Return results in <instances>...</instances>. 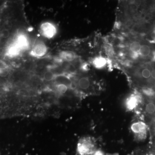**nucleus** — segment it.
<instances>
[{"label": "nucleus", "mask_w": 155, "mask_h": 155, "mask_svg": "<svg viewBox=\"0 0 155 155\" xmlns=\"http://www.w3.org/2000/svg\"><path fill=\"white\" fill-rule=\"evenodd\" d=\"M14 44L21 51L27 49L29 46L28 38L24 34L18 35Z\"/></svg>", "instance_id": "0eeeda50"}, {"label": "nucleus", "mask_w": 155, "mask_h": 155, "mask_svg": "<svg viewBox=\"0 0 155 155\" xmlns=\"http://www.w3.org/2000/svg\"><path fill=\"white\" fill-rule=\"evenodd\" d=\"M151 52V51L149 46L143 45H141L139 54L142 57H147L150 55Z\"/></svg>", "instance_id": "9b49d317"}, {"label": "nucleus", "mask_w": 155, "mask_h": 155, "mask_svg": "<svg viewBox=\"0 0 155 155\" xmlns=\"http://www.w3.org/2000/svg\"><path fill=\"white\" fill-rule=\"evenodd\" d=\"M42 35L48 38H51L56 35L57 30L56 26L50 22H45L40 27Z\"/></svg>", "instance_id": "20e7f679"}, {"label": "nucleus", "mask_w": 155, "mask_h": 155, "mask_svg": "<svg viewBox=\"0 0 155 155\" xmlns=\"http://www.w3.org/2000/svg\"><path fill=\"white\" fill-rule=\"evenodd\" d=\"M48 48L46 45L42 42H38L34 45L31 55L35 58H40L43 57L47 52Z\"/></svg>", "instance_id": "423d86ee"}, {"label": "nucleus", "mask_w": 155, "mask_h": 155, "mask_svg": "<svg viewBox=\"0 0 155 155\" xmlns=\"http://www.w3.org/2000/svg\"><path fill=\"white\" fill-rule=\"evenodd\" d=\"M107 61L104 57H97L94 60L93 64L94 66L97 69H101L107 64Z\"/></svg>", "instance_id": "9d476101"}, {"label": "nucleus", "mask_w": 155, "mask_h": 155, "mask_svg": "<svg viewBox=\"0 0 155 155\" xmlns=\"http://www.w3.org/2000/svg\"><path fill=\"white\" fill-rule=\"evenodd\" d=\"M56 75L52 72L48 71L46 72L44 74V78L46 81H51L54 80Z\"/></svg>", "instance_id": "4468645a"}, {"label": "nucleus", "mask_w": 155, "mask_h": 155, "mask_svg": "<svg viewBox=\"0 0 155 155\" xmlns=\"http://www.w3.org/2000/svg\"><path fill=\"white\" fill-rule=\"evenodd\" d=\"M142 98L138 94H132L127 98L125 102V108L128 111H132L137 109L140 105L142 104Z\"/></svg>", "instance_id": "7ed1b4c3"}, {"label": "nucleus", "mask_w": 155, "mask_h": 155, "mask_svg": "<svg viewBox=\"0 0 155 155\" xmlns=\"http://www.w3.org/2000/svg\"><path fill=\"white\" fill-rule=\"evenodd\" d=\"M130 129L136 139L138 140H144L147 137L148 126L143 121L138 120L132 123Z\"/></svg>", "instance_id": "f03ea898"}, {"label": "nucleus", "mask_w": 155, "mask_h": 155, "mask_svg": "<svg viewBox=\"0 0 155 155\" xmlns=\"http://www.w3.org/2000/svg\"><path fill=\"white\" fill-rule=\"evenodd\" d=\"M141 45L138 41H134L130 46V49L131 52L139 53L141 48Z\"/></svg>", "instance_id": "ddd939ff"}, {"label": "nucleus", "mask_w": 155, "mask_h": 155, "mask_svg": "<svg viewBox=\"0 0 155 155\" xmlns=\"http://www.w3.org/2000/svg\"><path fill=\"white\" fill-rule=\"evenodd\" d=\"M1 35L4 38H7L10 35V32L8 29H4L2 31Z\"/></svg>", "instance_id": "dca6fc26"}, {"label": "nucleus", "mask_w": 155, "mask_h": 155, "mask_svg": "<svg viewBox=\"0 0 155 155\" xmlns=\"http://www.w3.org/2000/svg\"><path fill=\"white\" fill-rule=\"evenodd\" d=\"M78 86L81 89L86 90L91 86V81L88 78L83 77L81 78L78 81Z\"/></svg>", "instance_id": "1a4fd4ad"}, {"label": "nucleus", "mask_w": 155, "mask_h": 155, "mask_svg": "<svg viewBox=\"0 0 155 155\" xmlns=\"http://www.w3.org/2000/svg\"><path fill=\"white\" fill-rule=\"evenodd\" d=\"M140 75L143 79L149 81H151L152 82L151 79V71L148 68H144L143 69Z\"/></svg>", "instance_id": "f8f14e48"}, {"label": "nucleus", "mask_w": 155, "mask_h": 155, "mask_svg": "<svg viewBox=\"0 0 155 155\" xmlns=\"http://www.w3.org/2000/svg\"><path fill=\"white\" fill-rule=\"evenodd\" d=\"M139 54L137 53L131 52V57L134 59H136L138 58Z\"/></svg>", "instance_id": "a211bd4d"}, {"label": "nucleus", "mask_w": 155, "mask_h": 155, "mask_svg": "<svg viewBox=\"0 0 155 155\" xmlns=\"http://www.w3.org/2000/svg\"><path fill=\"white\" fill-rule=\"evenodd\" d=\"M59 57L63 61L71 62L76 58V55L75 53L71 51H62L59 54Z\"/></svg>", "instance_id": "6e6552de"}, {"label": "nucleus", "mask_w": 155, "mask_h": 155, "mask_svg": "<svg viewBox=\"0 0 155 155\" xmlns=\"http://www.w3.org/2000/svg\"><path fill=\"white\" fill-rule=\"evenodd\" d=\"M91 155H107L105 154L103 150L100 149H97L94 153Z\"/></svg>", "instance_id": "f3484780"}, {"label": "nucleus", "mask_w": 155, "mask_h": 155, "mask_svg": "<svg viewBox=\"0 0 155 155\" xmlns=\"http://www.w3.org/2000/svg\"></svg>", "instance_id": "412c9836"}, {"label": "nucleus", "mask_w": 155, "mask_h": 155, "mask_svg": "<svg viewBox=\"0 0 155 155\" xmlns=\"http://www.w3.org/2000/svg\"><path fill=\"white\" fill-rule=\"evenodd\" d=\"M142 110L145 115L150 119L151 121L155 120V104L153 100H148L142 104Z\"/></svg>", "instance_id": "39448f33"}, {"label": "nucleus", "mask_w": 155, "mask_h": 155, "mask_svg": "<svg viewBox=\"0 0 155 155\" xmlns=\"http://www.w3.org/2000/svg\"><path fill=\"white\" fill-rule=\"evenodd\" d=\"M68 86L63 84H58L57 85V89L59 93L64 94L67 91Z\"/></svg>", "instance_id": "2eb2a0df"}, {"label": "nucleus", "mask_w": 155, "mask_h": 155, "mask_svg": "<svg viewBox=\"0 0 155 155\" xmlns=\"http://www.w3.org/2000/svg\"><path fill=\"white\" fill-rule=\"evenodd\" d=\"M151 79L153 81H155V68L151 71Z\"/></svg>", "instance_id": "6ab92c4d"}, {"label": "nucleus", "mask_w": 155, "mask_h": 155, "mask_svg": "<svg viewBox=\"0 0 155 155\" xmlns=\"http://www.w3.org/2000/svg\"><path fill=\"white\" fill-rule=\"evenodd\" d=\"M153 61H155V51H153Z\"/></svg>", "instance_id": "aec40b11"}, {"label": "nucleus", "mask_w": 155, "mask_h": 155, "mask_svg": "<svg viewBox=\"0 0 155 155\" xmlns=\"http://www.w3.org/2000/svg\"><path fill=\"white\" fill-rule=\"evenodd\" d=\"M97 149L96 140L93 137H83L78 142L76 154L91 155Z\"/></svg>", "instance_id": "f257e3e1"}]
</instances>
